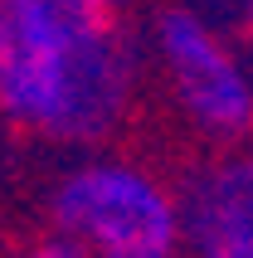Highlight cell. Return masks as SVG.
<instances>
[{
	"label": "cell",
	"instance_id": "cell-1",
	"mask_svg": "<svg viewBox=\"0 0 253 258\" xmlns=\"http://www.w3.org/2000/svg\"><path fill=\"white\" fill-rule=\"evenodd\" d=\"M137 93V54L117 20L78 0H0V117L64 146L122 127Z\"/></svg>",
	"mask_w": 253,
	"mask_h": 258
},
{
	"label": "cell",
	"instance_id": "cell-2",
	"mask_svg": "<svg viewBox=\"0 0 253 258\" xmlns=\"http://www.w3.org/2000/svg\"><path fill=\"white\" fill-rule=\"evenodd\" d=\"M49 215L83 258H180L175 190L132 156H88L64 171Z\"/></svg>",
	"mask_w": 253,
	"mask_h": 258
},
{
	"label": "cell",
	"instance_id": "cell-3",
	"mask_svg": "<svg viewBox=\"0 0 253 258\" xmlns=\"http://www.w3.org/2000/svg\"><path fill=\"white\" fill-rule=\"evenodd\" d=\"M156 54L180 112L200 137L219 146H239L243 137H253V69L200 15L166 10L156 20Z\"/></svg>",
	"mask_w": 253,
	"mask_h": 258
},
{
	"label": "cell",
	"instance_id": "cell-4",
	"mask_svg": "<svg viewBox=\"0 0 253 258\" xmlns=\"http://www.w3.org/2000/svg\"><path fill=\"white\" fill-rule=\"evenodd\" d=\"M175 210L190 258H253V151L195 166L175 190Z\"/></svg>",
	"mask_w": 253,
	"mask_h": 258
},
{
	"label": "cell",
	"instance_id": "cell-5",
	"mask_svg": "<svg viewBox=\"0 0 253 258\" xmlns=\"http://www.w3.org/2000/svg\"><path fill=\"white\" fill-rule=\"evenodd\" d=\"M20 258H83L78 248H69L64 239H49V244H34L29 253H20Z\"/></svg>",
	"mask_w": 253,
	"mask_h": 258
},
{
	"label": "cell",
	"instance_id": "cell-6",
	"mask_svg": "<svg viewBox=\"0 0 253 258\" xmlns=\"http://www.w3.org/2000/svg\"><path fill=\"white\" fill-rule=\"evenodd\" d=\"M83 10H93V15H107V20H117V10H122L126 0H78Z\"/></svg>",
	"mask_w": 253,
	"mask_h": 258
}]
</instances>
